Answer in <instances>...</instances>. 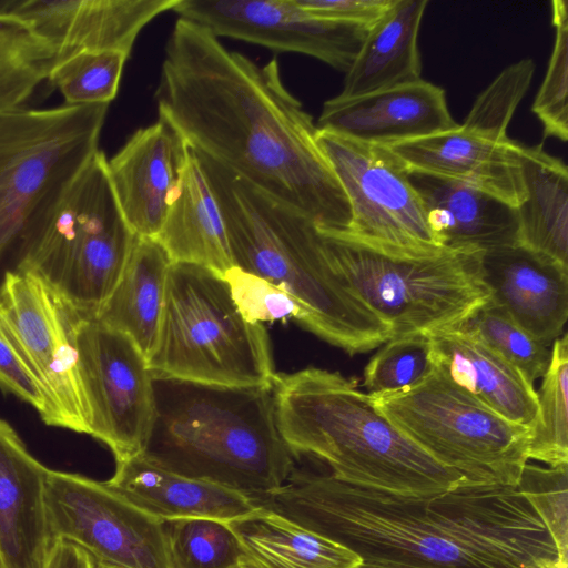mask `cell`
Wrapping results in <instances>:
<instances>
[{"mask_svg":"<svg viewBox=\"0 0 568 568\" xmlns=\"http://www.w3.org/2000/svg\"><path fill=\"white\" fill-rule=\"evenodd\" d=\"M154 98L196 153L311 217L345 233L351 207L317 143V126L284 85L276 59L258 65L209 29L179 18L164 48Z\"/></svg>","mask_w":568,"mask_h":568,"instance_id":"6da1fadb","label":"cell"},{"mask_svg":"<svg viewBox=\"0 0 568 568\" xmlns=\"http://www.w3.org/2000/svg\"><path fill=\"white\" fill-rule=\"evenodd\" d=\"M254 504L362 560L422 568H568L542 520L511 486L466 481L434 496H404L295 468Z\"/></svg>","mask_w":568,"mask_h":568,"instance_id":"7a4b0ae2","label":"cell"},{"mask_svg":"<svg viewBox=\"0 0 568 568\" xmlns=\"http://www.w3.org/2000/svg\"><path fill=\"white\" fill-rule=\"evenodd\" d=\"M196 155L220 207L234 266L285 292L302 311L301 326L349 355L392 338V327L335 275L311 217Z\"/></svg>","mask_w":568,"mask_h":568,"instance_id":"3957f363","label":"cell"},{"mask_svg":"<svg viewBox=\"0 0 568 568\" xmlns=\"http://www.w3.org/2000/svg\"><path fill=\"white\" fill-rule=\"evenodd\" d=\"M273 398L278 432L294 456L324 462L341 481L418 497L469 481L402 433L356 381L338 372L277 374Z\"/></svg>","mask_w":568,"mask_h":568,"instance_id":"277c9868","label":"cell"},{"mask_svg":"<svg viewBox=\"0 0 568 568\" xmlns=\"http://www.w3.org/2000/svg\"><path fill=\"white\" fill-rule=\"evenodd\" d=\"M154 416L141 454L182 476L255 499L295 469L275 418L273 387L153 376Z\"/></svg>","mask_w":568,"mask_h":568,"instance_id":"5b68a950","label":"cell"},{"mask_svg":"<svg viewBox=\"0 0 568 568\" xmlns=\"http://www.w3.org/2000/svg\"><path fill=\"white\" fill-rule=\"evenodd\" d=\"M109 104L0 110V293L27 271L62 199L93 154Z\"/></svg>","mask_w":568,"mask_h":568,"instance_id":"8992f818","label":"cell"},{"mask_svg":"<svg viewBox=\"0 0 568 568\" xmlns=\"http://www.w3.org/2000/svg\"><path fill=\"white\" fill-rule=\"evenodd\" d=\"M152 376L225 386L272 388L277 373L262 323L247 321L224 277L191 263H172Z\"/></svg>","mask_w":568,"mask_h":568,"instance_id":"52a82bcc","label":"cell"},{"mask_svg":"<svg viewBox=\"0 0 568 568\" xmlns=\"http://www.w3.org/2000/svg\"><path fill=\"white\" fill-rule=\"evenodd\" d=\"M321 233L335 275L392 327V338L456 327L490 297L483 253L443 250L428 257L396 256L341 233Z\"/></svg>","mask_w":568,"mask_h":568,"instance_id":"ba28073f","label":"cell"},{"mask_svg":"<svg viewBox=\"0 0 568 568\" xmlns=\"http://www.w3.org/2000/svg\"><path fill=\"white\" fill-rule=\"evenodd\" d=\"M368 396L402 433L467 480L517 486L529 460L532 428L483 404L437 364L415 387Z\"/></svg>","mask_w":568,"mask_h":568,"instance_id":"9c48e42d","label":"cell"},{"mask_svg":"<svg viewBox=\"0 0 568 568\" xmlns=\"http://www.w3.org/2000/svg\"><path fill=\"white\" fill-rule=\"evenodd\" d=\"M106 160L98 150L79 173L28 267L89 317L116 286L136 236L114 196Z\"/></svg>","mask_w":568,"mask_h":568,"instance_id":"30bf717a","label":"cell"},{"mask_svg":"<svg viewBox=\"0 0 568 568\" xmlns=\"http://www.w3.org/2000/svg\"><path fill=\"white\" fill-rule=\"evenodd\" d=\"M80 313L31 270L7 277L0 293V332L40 385L41 419L80 434L90 430L74 327Z\"/></svg>","mask_w":568,"mask_h":568,"instance_id":"8fae6325","label":"cell"},{"mask_svg":"<svg viewBox=\"0 0 568 568\" xmlns=\"http://www.w3.org/2000/svg\"><path fill=\"white\" fill-rule=\"evenodd\" d=\"M316 139L349 203L351 225L341 234L396 256L428 257L445 250L429 230L406 165L387 146L320 129Z\"/></svg>","mask_w":568,"mask_h":568,"instance_id":"7c38bea8","label":"cell"},{"mask_svg":"<svg viewBox=\"0 0 568 568\" xmlns=\"http://www.w3.org/2000/svg\"><path fill=\"white\" fill-rule=\"evenodd\" d=\"M44 499L53 541L77 545L99 568H173L162 520L104 481L49 469Z\"/></svg>","mask_w":568,"mask_h":568,"instance_id":"4fadbf2b","label":"cell"},{"mask_svg":"<svg viewBox=\"0 0 568 568\" xmlns=\"http://www.w3.org/2000/svg\"><path fill=\"white\" fill-rule=\"evenodd\" d=\"M74 345L89 435L109 447L115 463L141 455L154 416L146 357L129 336L82 314L75 323Z\"/></svg>","mask_w":568,"mask_h":568,"instance_id":"5bb4252c","label":"cell"},{"mask_svg":"<svg viewBox=\"0 0 568 568\" xmlns=\"http://www.w3.org/2000/svg\"><path fill=\"white\" fill-rule=\"evenodd\" d=\"M172 11L217 38L302 53L344 73L356 59L368 30L311 16L295 0H179Z\"/></svg>","mask_w":568,"mask_h":568,"instance_id":"9a60e30c","label":"cell"},{"mask_svg":"<svg viewBox=\"0 0 568 568\" xmlns=\"http://www.w3.org/2000/svg\"><path fill=\"white\" fill-rule=\"evenodd\" d=\"M179 0H24L0 3L54 52V65L85 51L130 57L141 30ZM53 65V67H54Z\"/></svg>","mask_w":568,"mask_h":568,"instance_id":"2e32d148","label":"cell"},{"mask_svg":"<svg viewBox=\"0 0 568 568\" xmlns=\"http://www.w3.org/2000/svg\"><path fill=\"white\" fill-rule=\"evenodd\" d=\"M458 125L448 110L445 90L420 79L356 98L336 95L324 102L316 126L358 142L389 146Z\"/></svg>","mask_w":568,"mask_h":568,"instance_id":"e0dca14e","label":"cell"},{"mask_svg":"<svg viewBox=\"0 0 568 568\" xmlns=\"http://www.w3.org/2000/svg\"><path fill=\"white\" fill-rule=\"evenodd\" d=\"M490 301L536 341L549 347L568 318V266L524 245L481 254Z\"/></svg>","mask_w":568,"mask_h":568,"instance_id":"ac0fdd59","label":"cell"},{"mask_svg":"<svg viewBox=\"0 0 568 568\" xmlns=\"http://www.w3.org/2000/svg\"><path fill=\"white\" fill-rule=\"evenodd\" d=\"M185 152L184 140L165 121L158 119L136 130L106 160L114 196L134 235L158 236Z\"/></svg>","mask_w":568,"mask_h":568,"instance_id":"d6986e66","label":"cell"},{"mask_svg":"<svg viewBox=\"0 0 568 568\" xmlns=\"http://www.w3.org/2000/svg\"><path fill=\"white\" fill-rule=\"evenodd\" d=\"M407 175L442 248L485 253L518 244L516 207L454 179L408 168Z\"/></svg>","mask_w":568,"mask_h":568,"instance_id":"ffe728a7","label":"cell"},{"mask_svg":"<svg viewBox=\"0 0 568 568\" xmlns=\"http://www.w3.org/2000/svg\"><path fill=\"white\" fill-rule=\"evenodd\" d=\"M49 468L0 419V556L6 568H47L53 544L44 483Z\"/></svg>","mask_w":568,"mask_h":568,"instance_id":"44dd1931","label":"cell"},{"mask_svg":"<svg viewBox=\"0 0 568 568\" xmlns=\"http://www.w3.org/2000/svg\"><path fill=\"white\" fill-rule=\"evenodd\" d=\"M519 145L511 139L493 141L459 124L387 148L408 169L474 185L517 207L525 197Z\"/></svg>","mask_w":568,"mask_h":568,"instance_id":"7402d4cb","label":"cell"},{"mask_svg":"<svg viewBox=\"0 0 568 568\" xmlns=\"http://www.w3.org/2000/svg\"><path fill=\"white\" fill-rule=\"evenodd\" d=\"M104 483L160 520L204 517L230 521L256 508L245 494L173 473L142 455L116 463L114 475Z\"/></svg>","mask_w":568,"mask_h":568,"instance_id":"603a6c76","label":"cell"},{"mask_svg":"<svg viewBox=\"0 0 568 568\" xmlns=\"http://www.w3.org/2000/svg\"><path fill=\"white\" fill-rule=\"evenodd\" d=\"M429 335L436 364L453 382L506 419L532 428L537 392L515 366L463 328Z\"/></svg>","mask_w":568,"mask_h":568,"instance_id":"cb8c5ba5","label":"cell"},{"mask_svg":"<svg viewBox=\"0 0 568 568\" xmlns=\"http://www.w3.org/2000/svg\"><path fill=\"white\" fill-rule=\"evenodd\" d=\"M155 240L173 263L201 265L222 277L234 267L220 207L189 144Z\"/></svg>","mask_w":568,"mask_h":568,"instance_id":"d4e9b609","label":"cell"},{"mask_svg":"<svg viewBox=\"0 0 568 568\" xmlns=\"http://www.w3.org/2000/svg\"><path fill=\"white\" fill-rule=\"evenodd\" d=\"M427 0H394L366 33L337 97L356 98L422 79L418 48Z\"/></svg>","mask_w":568,"mask_h":568,"instance_id":"484cf974","label":"cell"},{"mask_svg":"<svg viewBox=\"0 0 568 568\" xmlns=\"http://www.w3.org/2000/svg\"><path fill=\"white\" fill-rule=\"evenodd\" d=\"M172 263L155 239L135 236L116 286L94 316L129 336L146 359L158 343Z\"/></svg>","mask_w":568,"mask_h":568,"instance_id":"4316f807","label":"cell"},{"mask_svg":"<svg viewBox=\"0 0 568 568\" xmlns=\"http://www.w3.org/2000/svg\"><path fill=\"white\" fill-rule=\"evenodd\" d=\"M239 538L247 568H355L347 547L264 507L226 521Z\"/></svg>","mask_w":568,"mask_h":568,"instance_id":"83f0119b","label":"cell"},{"mask_svg":"<svg viewBox=\"0 0 568 568\" xmlns=\"http://www.w3.org/2000/svg\"><path fill=\"white\" fill-rule=\"evenodd\" d=\"M525 190L516 207L518 244L568 266V170L542 143L519 145Z\"/></svg>","mask_w":568,"mask_h":568,"instance_id":"f1b7e54d","label":"cell"},{"mask_svg":"<svg viewBox=\"0 0 568 568\" xmlns=\"http://www.w3.org/2000/svg\"><path fill=\"white\" fill-rule=\"evenodd\" d=\"M53 65L52 49L22 21L0 12V110L21 108Z\"/></svg>","mask_w":568,"mask_h":568,"instance_id":"f546056e","label":"cell"},{"mask_svg":"<svg viewBox=\"0 0 568 568\" xmlns=\"http://www.w3.org/2000/svg\"><path fill=\"white\" fill-rule=\"evenodd\" d=\"M550 359L542 375L538 414L532 426L529 459L549 467L568 465V336L551 344Z\"/></svg>","mask_w":568,"mask_h":568,"instance_id":"4dcf8cb0","label":"cell"},{"mask_svg":"<svg viewBox=\"0 0 568 568\" xmlns=\"http://www.w3.org/2000/svg\"><path fill=\"white\" fill-rule=\"evenodd\" d=\"M173 568H241L242 545L226 521L204 517L162 520Z\"/></svg>","mask_w":568,"mask_h":568,"instance_id":"1f68e13d","label":"cell"},{"mask_svg":"<svg viewBox=\"0 0 568 568\" xmlns=\"http://www.w3.org/2000/svg\"><path fill=\"white\" fill-rule=\"evenodd\" d=\"M364 368L368 395L392 394L415 387L436 368L432 337L416 332L385 342Z\"/></svg>","mask_w":568,"mask_h":568,"instance_id":"d6a6232c","label":"cell"},{"mask_svg":"<svg viewBox=\"0 0 568 568\" xmlns=\"http://www.w3.org/2000/svg\"><path fill=\"white\" fill-rule=\"evenodd\" d=\"M456 327L479 338L532 385L547 369L550 359L548 347L518 326L490 298Z\"/></svg>","mask_w":568,"mask_h":568,"instance_id":"836d02e7","label":"cell"},{"mask_svg":"<svg viewBox=\"0 0 568 568\" xmlns=\"http://www.w3.org/2000/svg\"><path fill=\"white\" fill-rule=\"evenodd\" d=\"M129 55L119 51H85L57 63L48 81L64 104H109L116 95Z\"/></svg>","mask_w":568,"mask_h":568,"instance_id":"e575fe53","label":"cell"},{"mask_svg":"<svg viewBox=\"0 0 568 568\" xmlns=\"http://www.w3.org/2000/svg\"><path fill=\"white\" fill-rule=\"evenodd\" d=\"M535 62L525 58L506 67L476 98L460 126L493 141H506L508 125L526 95Z\"/></svg>","mask_w":568,"mask_h":568,"instance_id":"d590c367","label":"cell"},{"mask_svg":"<svg viewBox=\"0 0 568 568\" xmlns=\"http://www.w3.org/2000/svg\"><path fill=\"white\" fill-rule=\"evenodd\" d=\"M555 39L544 81L532 103V112L542 124L544 138L561 142L568 139V4L551 1Z\"/></svg>","mask_w":568,"mask_h":568,"instance_id":"8d00e7d4","label":"cell"},{"mask_svg":"<svg viewBox=\"0 0 568 568\" xmlns=\"http://www.w3.org/2000/svg\"><path fill=\"white\" fill-rule=\"evenodd\" d=\"M568 465L540 467L527 463L517 490L528 500L545 527L564 561L568 559Z\"/></svg>","mask_w":568,"mask_h":568,"instance_id":"74e56055","label":"cell"},{"mask_svg":"<svg viewBox=\"0 0 568 568\" xmlns=\"http://www.w3.org/2000/svg\"><path fill=\"white\" fill-rule=\"evenodd\" d=\"M224 278L242 315L250 322H274L302 320V311L285 292L266 280L236 266L226 272Z\"/></svg>","mask_w":568,"mask_h":568,"instance_id":"f35d334b","label":"cell"},{"mask_svg":"<svg viewBox=\"0 0 568 568\" xmlns=\"http://www.w3.org/2000/svg\"><path fill=\"white\" fill-rule=\"evenodd\" d=\"M304 11L324 20L369 28L394 0H295Z\"/></svg>","mask_w":568,"mask_h":568,"instance_id":"ab89813d","label":"cell"},{"mask_svg":"<svg viewBox=\"0 0 568 568\" xmlns=\"http://www.w3.org/2000/svg\"><path fill=\"white\" fill-rule=\"evenodd\" d=\"M0 387L31 405L40 417L44 414L47 402L40 385L1 332Z\"/></svg>","mask_w":568,"mask_h":568,"instance_id":"60d3db41","label":"cell"},{"mask_svg":"<svg viewBox=\"0 0 568 568\" xmlns=\"http://www.w3.org/2000/svg\"><path fill=\"white\" fill-rule=\"evenodd\" d=\"M47 568H97V565L77 545L64 540H54Z\"/></svg>","mask_w":568,"mask_h":568,"instance_id":"b9f144b4","label":"cell"},{"mask_svg":"<svg viewBox=\"0 0 568 568\" xmlns=\"http://www.w3.org/2000/svg\"><path fill=\"white\" fill-rule=\"evenodd\" d=\"M355 568H422L410 565H404L394 561L385 560H362V562Z\"/></svg>","mask_w":568,"mask_h":568,"instance_id":"7bdbcfd3","label":"cell"},{"mask_svg":"<svg viewBox=\"0 0 568 568\" xmlns=\"http://www.w3.org/2000/svg\"><path fill=\"white\" fill-rule=\"evenodd\" d=\"M0 568H6V567H4V564H3V561H2L1 556H0Z\"/></svg>","mask_w":568,"mask_h":568,"instance_id":"ee69618b","label":"cell"},{"mask_svg":"<svg viewBox=\"0 0 568 568\" xmlns=\"http://www.w3.org/2000/svg\"><path fill=\"white\" fill-rule=\"evenodd\" d=\"M241 568H247V567H245V566H242Z\"/></svg>","mask_w":568,"mask_h":568,"instance_id":"f6af8a7d","label":"cell"},{"mask_svg":"<svg viewBox=\"0 0 568 568\" xmlns=\"http://www.w3.org/2000/svg\"><path fill=\"white\" fill-rule=\"evenodd\" d=\"M97 568H99V567L97 566Z\"/></svg>","mask_w":568,"mask_h":568,"instance_id":"bcb514c9","label":"cell"}]
</instances>
